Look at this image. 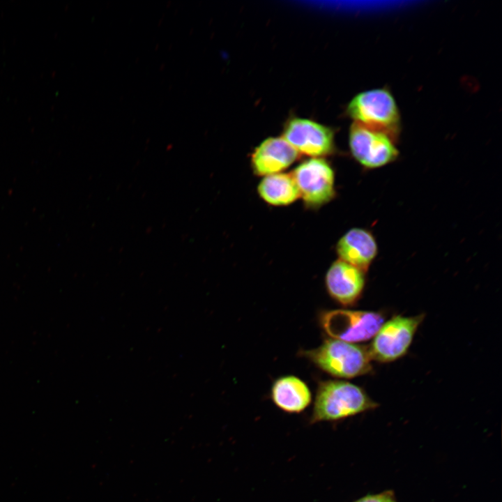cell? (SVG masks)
Masks as SVG:
<instances>
[{
	"label": "cell",
	"mask_w": 502,
	"mask_h": 502,
	"mask_svg": "<svg viewBox=\"0 0 502 502\" xmlns=\"http://www.w3.org/2000/svg\"><path fill=\"white\" fill-rule=\"evenodd\" d=\"M377 406L358 386L343 380L322 381L318 385L310 423L336 421Z\"/></svg>",
	"instance_id": "obj_1"
},
{
	"label": "cell",
	"mask_w": 502,
	"mask_h": 502,
	"mask_svg": "<svg viewBox=\"0 0 502 502\" xmlns=\"http://www.w3.org/2000/svg\"><path fill=\"white\" fill-rule=\"evenodd\" d=\"M299 353L318 368L337 378L351 379L372 370L368 349L354 343L326 339L318 347Z\"/></svg>",
	"instance_id": "obj_2"
},
{
	"label": "cell",
	"mask_w": 502,
	"mask_h": 502,
	"mask_svg": "<svg viewBox=\"0 0 502 502\" xmlns=\"http://www.w3.org/2000/svg\"><path fill=\"white\" fill-rule=\"evenodd\" d=\"M347 113L356 123L397 138L400 115L389 90L375 89L358 93L349 103Z\"/></svg>",
	"instance_id": "obj_3"
},
{
	"label": "cell",
	"mask_w": 502,
	"mask_h": 502,
	"mask_svg": "<svg viewBox=\"0 0 502 502\" xmlns=\"http://www.w3.org/2000/svg\"><path fill=\"white\" fill-rule=\"evenodd\" d=\"M319 321L325 333L333 339L355 343L373 337L384 318L376 312L335 309L323 311Z\"/></svg>",
	"instance_id": "obj_4"
},
{
	"label": "cell",
	"mask_w": 502,
	"mask_h": 502,
	"mask_svg": "<svg viewBox=\"0 0 502 502\" xmlns=\"http://www.w3.org/2000/svg\"><path fill=\"white\" fill-rule=\"evenodd\" d=\"M349 146L354 159L367 169L388 165L399 155L396 139L356 122L349 130Z\"/></svg>",
	"instance_id": "obj_5"
},
{
	"label": "cell",
	"mask_w": 502,
	"mask_h": 502,
	"mask_svg": "<svg viewBox=\"0 0 502 502\" xmlns=\"http://www.w3.org/2000/svg\"><path fill=\"white\" fill-rule=\"evenodd\" d=\"M423 319L424 314L395 316L383 323L368 348L371 359L389 363L404 356Z\"/></svg>",
	"instance_id": "obj_6"
},
{
	"label": "cell",
	"mask_w": 502,
	"mask_h": 502,
	"mask_svg": "<svg viewBox=\"0 0 502 502\" xmlns=\"http://www.w3.org/2000/svg\"><path fill=\"white\" fill-rule=\"evenodd\" d=\"M300 197L307 206L319 207L335 195V173L321 158H312L298 165L291 172Z\"/></svg>",
	"instance_id": "obj_7"
},
{
	"label": "cell",
	"mask_w": 502,
	"mask_h": 502,
	"mask_svg": "<svg viewBox=\"0 0 502 502\" xmlns=\"http://www.w3.org/2000/svg\"><path fill=\"white\" fill-rule=\"evenodd\" d=\"M282 137L300 155L321 158L334 151L332 130L310 119H291L285 126Z\"/></svg>",
	"instance_id": "obj_8"
},
{
	"label": "cell",
	"mask_w": 502,
	"mask_h": 502,
	"mask_svg": "<svg viewBox=\"0 0 502 502\" xmlns=\"http://www.w3.org/2000/svg\"><path fill=\"white\" fill-rule=\"evenodd\" d=\"M365 274L360 269L337 259L330 266L325 276L329 296L343 306H351L360 298L365 286Z\"/></svg>",
	"instance_id": "obj_9"
},
{
	"label": "cell",
	"mask_w": 502,
	"mask_h": 502,
	"mask_svg": "<svg viewBox=\"0 0 502 502\" xmlns=\"http://www.w3.org/2000/svg\"><path fill=\"white\" fill-rule=\"evenodd\" d=\"M300 154L282 137H269L256 147L251 156L253 172L258 176L280 173Z\"/></svg>",
	"instance_id": "obj_10"
},
{
	"label": "cell",
	"mask_w": 502,
	"mask_h": 502,
	"mask_svg": "<svg viewBox=\"0 0 502 502\" xmlns=\"http://www.w3.org/2000/svg\"><path fill=\"white\" fill-rule=\"evenodd\" d=\"M336 252L341 259L367 273L378 253L372 233L363 228L347 231L337 241Z\"/></svg>",
	"instance_id": "obj_11"
},
{
	"label": "cell",
	"mask_w": 502,
	"mask_h": 502,
	"mask_svg": "<svg viewBox=\"0 0 502 502\" xmlns=\"http://www.w3.org/2000/svg\"><path fill=\"white\" fill-rule=\"evenodd\" d=\"M271 396L279 409L291 413H301L312 401L308 386L294 375L283 376L275 380L271 386Z\"/></svg>",
	"instance_id": "obj_12"
},
{
	"label": "cell",
	"mask_w": 502,
	"mask_h": 502,
	"mask_svg": "<svg viewBox=\"0 0 502 502\" xmlns=\"http://www.w3.org/2000/svg\"><path fill=\"white\" fill-rule=\"evenodd\" d=\"M257 192L261 199L274 206H288L300 198L291 173L280 172L264 176L257 186Z\"/></svg>",
	"instance_id": "obj_13"
},
{
	"label": "cell",
	"mask_w": 502,
	"mask_h": 502,
	"mask_svg": "<svg viewBox=\"0 0 502 502\" xmlns=\"http://www.w3.org/2000/svg\"><path fill=\"white\" fill-rule=\"evenodd\" d=\"M353 502H397L392 492L388 491L376 494H369Z\"/></svg>",
	"instance_id": "obj_14"
}]
</instances>
